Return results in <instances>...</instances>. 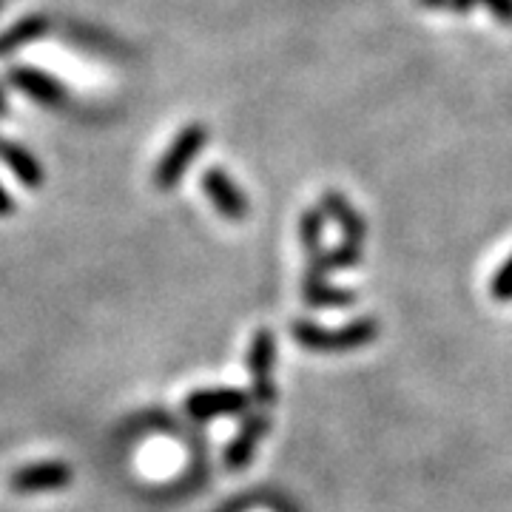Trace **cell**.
<instances>
[{"mask_svg": "<svg viewBox=\"0 0 512 512\" xmlns=\"http://www.w3.org/2000/svg\"><path fill=\"white\" fill-rule=\"evenodd\" d=\"M362 265V245L356 242H339L336 248H325L319 256L308 259V268L305 271H313V274H339V271H353Z\"/></svg>", "mask_w": 512, "mask_h": 512, "instance_id": "12", "label": "cell"}, {"mask_svg": "<svg viewBox=\"0 0 512 512\" xmlns=\"http://www.w3.org/2000/svg\"><path fill=\"white\" fill-rule=\"evenodd\" d=\"M0 160L9 165V171L18 177L20 183L26 188H40L46 183V171L37 160L35 154L20 143H12V140H0Z\"/></svg>", "mask_w": 512, "mask_h": 512, "instance_id": "11", "label": "cell"}, {"mask_svg": "<svg viewBox=\"0 0 512 512\" xmlns=\"http://www.w3.org/2000/svg\"><path fill=\"white\" fill-rule=\"evenodd\" d=\"M9 114V100H6V92L0 89V117H6Z\"/></svg>", "mask_w": 512, "mask_h": 512, "instance_id": "19", "label": "cell"}, {"mask_svg": "<svg viewBox=\"0 0 512 512\" xmlns=\"http://www.w3.org/2000/svg\"><path fill=\"white\" fill-rule=\"evenodd\" d=\"M211 140V131L202 126V123H188V126L171 140V146L165 148V154L154 165V174H151V183L160 191H171L174 185L183 183V177L188 174L191 163L200 157V151L208 146Z\"/></svg>", "mask_w": 512, "mask_h": 512, "instance_id": "2", "label": "cell"}, {"mask_svg": "<svg viewBox=\"0 0 512 512\" xmlns=\"http://www.w3.org/2000/svg\"><path fill=\"white\" fill-rule=\"evenodd\" d=\"M476 3H484V6L493 12L495 20L512 26V0H476Z\"/></svg>", "mask_w": 512, "mask_h": 512, "instance_id": "16", "label": "cell"}, {"mask_svg": "<svg viewBox=\"0 0 512 512\" xmlns=\"http://www.w3.org/2000/svg\"><path fill=\"white\" fill-rule=\"evenodd\" d=\"M251 407V393L239 387H208L194 390L185 399V413L194 421H211L222 416H239Z\"/></svg>", "mask_w": 512, "mask_h": 512, "instance_id": "5", "label": "cell"}, {"mask_svg": "<svg viewBox=\"0 0 512 512\" xmlns=\"http://www.w3.org/2000/svg\"><path fill=\"white\" fill-rule=\"evenodd\" d=\"M424 9H436V12H450V0H419Z\"/></svg>", "mask_w": 512, "mask_h": 512, "instance_id": "18", "label": "cell"}, {"mask_svg": "<svg viewBox=\"0 0 512 512\" xmlns=\"http://www.w3.org/2000/svg\"><path fill=\"white\" fill-rule=\"evenodd\" d=\"M490 296L495 302H512V254L507 256V262L498 268L490 279Z\"/></svg>", "mask_w": 512, "mask_h": 512, "instance_id": "15", "label": "cell"}, {"mask_svg": "<svg viewBox=\"0 0 512 512\" xmlns=\"http://www.w3.org/2000/svg\"><path fill=\"white\" fill-rule=\"evenodd\" d=\"M271 433V416L268 413H254L242 421V427L237 430V436L228 441L222 461L231 473H242L245 467H251V461L256 458V450L262 439Z\"/></svg>", "mask_w": 512, "mask_h": 512, "instance_id": "8", "label": "cell"}, {"mask_svg": "<svg viewBox=\"0 0 512 512\" xmlns=\"http://www.w3.org/2000/svg\"><path fill=\"white\" fill-rule=\"evenodd\" d=\"M12 214H15V200H12V194L0 183V220H9Z\"/></svg>", "mask_w": 512, "mask_h": 512, "instance_id": "17", "label": "cell"}, {"mask_svg": "<svg viewBox=\"0 0 512 512\" xmlns=\"http://www.w3.org/2000/svg\"><path fill=\"white\" fill-rule=\"evenodd\" d=\"M302 302L313 311H348L356 305V293L339 285H330L328 276L305 271L302 274Z\"/></svg>", "mask_w": 512, "mask_h": 512, "instance_id": "9", "label": "cell"}, {"mask_svg": "<svg viewBox=\"0 0 512 512\" xmlns=\"http://www.w3.org/2000/svg\"><path fill=\"white\" fill-rule=\"evenodd\" d=\"M74 481V470L63 461H37L29 467H20L18 473H12L9 487L18 495H37V493H57L63 487H69Z\"/></svg>", "mask_w": 512, "mask_h": 512, "instance_id": "6", "label": "cell"}, {"mask_svg": "<svg viewBox=\"0 0 512 512\" xmlns=\"http://www.w3.org/2000/svg\"><path fill=\"white\" fill-rule=\"evenodd\" d=\"M325 211L322 208H308L302 217H299V239H302V251L305 259H313L325 251Z\"/></svg>", "mask_w": 512, "mask_h": 512, "instance_id": "14", "label": "cell"}, {"mask_svg": "<svg viewBox=\"0 0 512 512\" xmlns=\"http://www.w3.org/2000/svg\"><path fill=\"white\" fill-rule=\"evenodd\" d=\"M6 83L18 92L29 94L35 103L46 106V109H63L69 106V92L60 86V80H55L52 74L40 72L35 66H12L6 72Z\"/></svg>", "mask_w": 512, "mask_h": 512, "instance_id": "7", "label": "cell"}, {"mask_svg": "<svg viewBox=\"0 0 512 512\" xmlns=\"http://www.w3.org/2000/svg\"><path fill=\"white\" fill-rule=\"evenodd\" d=\"M319 208L325 211V217L333 220L339 225V231H342V237L348 239V242H356V245H365L367 239V222L365 217L350 205V200L345 194H339V191H325L322 194V200H319Z\"/></svg>", "mask_w": 512, "mask_h": 512, "instance_id": "10", "label": "cell"}, {"mask_svg": "<svg viewBox=\"0 0 512 512\" xmlns=\"http://www.w3.org/2000/svg\"><path fill=\"white\" fill-rule=\"evenodd\" d=\"M379 319L373 316H359L342 328H325L308 319H296L291 322V339L299 348L311 350V353H325V356H336V353H350V350H362L373 345L379 339Z\"/></svg>", "mask_w": 512, "mask_h": 512, "instance_id": "1", "label": "cell"}, {"mask_svg": "<svg viewBox=\"0 0 512 512\" xmlns=\"http://www.w3.org/2000/svg\"><path fill=\"white\" fill-rule=\"evenodd\" d=\"M49 29H52V20L46 18V15H29V18L18 20L12 29H6L0 35V57L12 55V52H18L23 46H29V43H35L40 37H46Z\"/></svg>", "mask_w": 512, "mask_h": 512, "instance_id": "13", "label": "cell"}, {"mask_svg": "<svg viewBox=\"0 0 512 512\" xmlns=\"http://www.w3.org/2000/svg\"><path fill=\"white\" fill-rule=\"evenodd\" d=\"M245 367L251 373V402L259 407H274L276 390L274 370H276V336L274 330L259 328L248 345V356H245Z\"/></svg>", "mask_w": 512, "mask_h": 512, "instance_id": "3", "label": "cell"}, {"mask_svg": "<svg viewBox=\"0 0 512 512\" xmlns=\"http://www.w3.org/2000/svg\"><path fill=\"white\" fill-rule=\"evenodd\" d=\"M202 191H205V197L208 202L214 205V211L220 214L225 222H245L248 220V214H251V202L245 197V191L234 183V177L220 168V165H208L205 171H202L200 177Z\"/></svg>", "mask_w": 512, "mask_h": 512, "instance_id": "4", "label": "cell"}]
</instances>
